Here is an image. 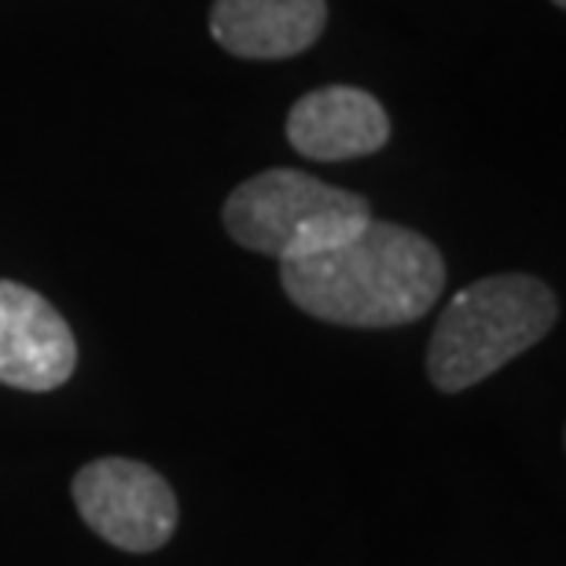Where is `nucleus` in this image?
<instances>
[{
  "label": "nucleus",
  "instance_id": "1",
  "mask_svg": "<svg viewBox=\"0 0 566 566\" xmlns=\"http://www.w3.org/2000/svg\"><path fill=\"white\" fill-rule=\"evenodd\" d=\"M280 287L324 324L401 327L434 310L446 291V258L427 235L371 218L332 251L280 262Z\"/></svg>",
  "mask_w": 566,
  "mask_h": 566
},
{
  "label": "nucleus",
  "instance_id": "6",
  "mask_svg": "<svg viewBox=\"0 0 566 566\" xmlns=\"http://www.w3.org/2000/svg\"><path fill=\"white\" fill-rule=\"evenodd\" d=\"M390 140L387 107L357 85L305 93L287 115V144L313 163H346L376 155Z\"/></svg>",
  "mask_w": 566,
  "mask_h": 566
},
{
  "label": "nucleus",
  "instance_id": "8",
  "mask_svg": "<svg viewBox=\"0 0 566 566\" xmlns=\"http://www.w3.org/2000/svg\"><path fill=\"white\" fill-rule=\"evenodd\" d=\"M552 4H556V8H566V0H552Z\"/></svg>",
  "mask_w": 566,
  "mask_h": 566
},
{
  "label": "nucleus",
  "instance_id": "2",
  "mask_svg": "<svg viewBox=\"0 0 566 566\" xmlns=\"http://www.w3.org/2000/svg\"><path fill=\"white\" fill-rule=\"evenodd\" d=\"M559 321L545 280L496 273L463 287L441 310L427 346V379L441 394H463L512 365Z\"/></svg>",
  "mask_w": 566,
  "mask_h": 566
},
{
  "label": "nucleus",
  "instance_id": "4",
  "mask_svg": "<svg viewBox=\"0 0 566 566\" xmlns=\"http://www.w3.org/2000/svg\"><path fill=\"white\" fill-rule=\"evenodd\" d=\"M74 507L88 530L122 552H155L177 530V496L155 468L126 457H99L71 482Z\"/></svg>",
  "mask_w": 566,
  "mask_h": 566
},
{
  "label": "nucleus",
  "instance_id": "7",
  "mask_svg": "<svg viewBox=\"0 0 566 566\" xmlns=\"http://www.w3.org/2000/svg\"><path fill=\"white\" fill-rule=\"evenodd\" d=\"M327 0H213L210 33L235 60H291L321 41Z\"/></svg>",
  "mask_w": 566,
  "mask_h": 566
},
{
  "label": "nucleus",
  "instance_id": "3",
  "mask_svg": "<svg viewBox=\"0 0 566 566\" xmlns=\"http://www.w3.org/2000/svg\"><path fill=\"white\" fill-rule=\"evenodd\" d=\"M221 221L247 251L294 262L357 235L371 221V202L302 169H265L224 199Z\"/></svg>",
  "mask_w": 566,
  "mask_h": 566
},
{
  "label": "nucleus",
  "instance_id": "5",
  "mask_svg": "<svg viewBox=\"0 0 566 566\" xmlns=\"http://www.w3.org/2000/svg\"><path fill=\"white\" fill-rule=\"evenodd\" d=\"M77 368V338L63 313L15 280H0V382L30 394L60 390Z\"/></svg>",
  "mask_w": 566,
  "mask_h": 566
}]
</instances>
